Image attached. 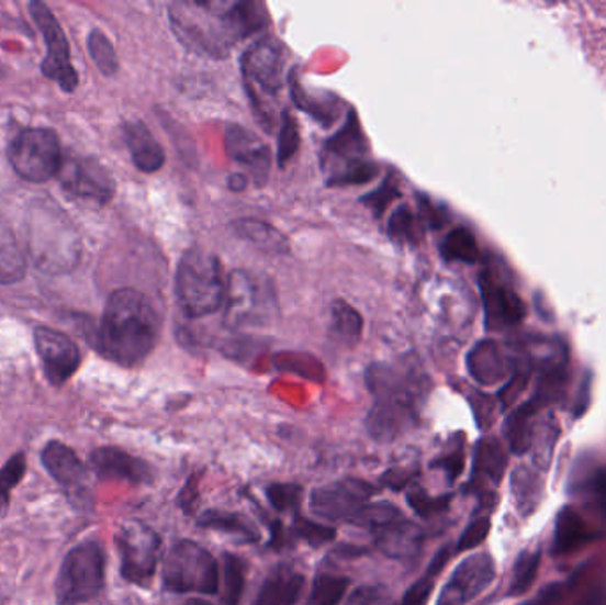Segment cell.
Wrapping results in <instances>:
<instances>
[{"instance_id":"6da1fadb","label":"cell","mask_w":606,"mask_h":605,"mask_svg":"<svg viewBox=\"0 0 606 605\" xmlns=\"http://www.w3.org/2000/svg\"><path fill=\"white\" fill-rule=\"evenodd\" d=\"M366 382L374 396L366 421L372 439L392 442L415 428L429 393V379L418 362L369 366Z\"/></svg>"},{"instance_id":"7a4b0ae2","label":"cell","mask_w":606,"mask_h":605,"mask_svg":"<svg viewBox=\"0 0 606 605\" xmlns=\"http://www.w3.org/2000/svg\"><path fill=\"white\" fill-rule=\"evenodd\" d=\"M161 322L155 305L134 288L115 290L101 316L97 348L115 365H141L160 339Z\"/></svg>"},{"instance_id":"3957f363","label":"cell","mask_w":606,"mask_h":605,"mask_svg":"<svg viewBox=\"0 0 606 605\" xmlns=\"http://www.w3.org/2000/svg\"><path fill=\"white\" fill-rule=\"evenodd\" d=\"M29 217L27 250L43 272H71L80 261V240L65 212L36 203Z\"/></svg>"},{"instance_id":"277c9868","label":"cell","mask_w":606,"mask_h":605,"mask_svg":"<svg viewBox=\"0 0 606 605\" xmlns=\"http://www.w3.org/2000/svg\"><path fill=\"white\" fill-rule=\"evenodd\" d=\"M227 5L229 2H178L170 5V24L187 47L222 59L238 43Z\"/></svg>"},{"instance_id":"5b68a950","label":"cell","mask_w":606,"mask_h":605,"mask_svg":"<svg viewBox=\"0 0 606 605\" xmlns=\"http://www.w3.org/2000/svg\"><path fill=\"white\" fill-rule=\"evenodd\" d=\"M227 282L221 259L204 249H190L176 270V296L189 318H202L221 310Z\"/></svg>"},{"instance_id":"8992f818","label":"cell","mask_w":606,"mask_h":605,"mask_svg":"<svg viewBox=\"0 0 606 605\" xmlns=\"http://www.w3.org/2000/svg\"><path fill=\"white\" fill-rule=\"evenodd\" d=\"M161 584L170 593L213 595L218 587L216 559L195 541H178L164 559Z\"/></svg>"},{"instance_id":"52a82bcc","label":"cell","mask_w":606,"mask_h":605,"mask_svg":"<svg viewBox=\"0 0 606 605\" xmlns=\"http://www.w3.org/2000/svg\"><path fill=\"white\" fill-rule=\"evenodd\" d=\"M105 584V556L97 541H83L69 550L56 581L59 605H82L94 601Z\"/></svg>"},{"instance_id":"ba28073f","label":"cell","mask_w":606,"mask_h":605,"mask_svg":"<svg viewBox=\"0 0 606 605\" xmlns=\"http://www.w3.org/2000/svg\"><path fill=\"white\" fill-rule=\"evenodd\" d=\"M276 310V291L265 276L242 268L231 273L225 291V322L231 327L267 324Z\"/></svg>"},{"instance_id":"9c48e42d","label":"cell","mask_w":606,"mask_h":605,"mask_svg":"<svg viewBox=\"0 0 606 605\" xmlns=\"http://www.w3.org/2000/svg\"><path fill=\"white\" fill-rule=\"evenodd\" d=\"M10 163L23 180L42 183L59 175L65 158L52 130L29 128L20 132L11 143Z\"/></svg>"},{"instance_id":"30bf717a","label":"cell","mask_w":606,"mask_h":605,"mask_svg":"<svg viewBox=\"0 0 606 605\" xmlns=\"http://www.w3.org/2000/svg\"><path fill=\"white\" fill-rule=\"evenodd\" d=\"M121 556V575L124 581L149 586L158 569L161 540L158 533L138 520L124 523L115 536Z\"/></svg>"},{"instance_id":"8fae6325","label":"cell","mask_w":606,"mask_h":605,"mask_svg":"<svg viewBox=\"0 0 606 605\" xmlns=\"http://www.w3.org/2000/svg\"><path fill=\"white\" fill-rule=\"evenodd\" d=\"M284 63V48L276 37H262L245 52L242 59L245 86L258 112H262L265 98H276L281 93Z\"/></svg>"},{"instance_id":"7c38bea8","label":"cell","mask_w":606,"mask_h":605,"mask_svg":"<svg viewBox=\"0 0 606 605\" xmlns=\"http://www.w3.org/2000/svg\"><path fill=\"white\" fill-rule=\"evenodd\" d=\"M374 494V486L359 478H343L332 481L328 485L314 490L308 500V508L314 517L340 523L351 518L368 506L369 500Z\"/></svg>"},{"instance_id":"4fadbf2b","label":"cell","mask_w":606,"mask_h":605,"mask_svg":"<svg viewBox=\"0 0 606 605\" xmlns=\"http://www.w3.org/2000/svg\"><path fill=\"white\" fill-rule=\"evenodd\" d=\"M29 10H31L34 22L42 31L43 40L46 43V57L42 65L43 75L46 79L59 83L60 88L68 93L75 91L79 83V75L69 60V45L65 31L60 27L50 8L43 2H31Z\"/></svg>"},{"instance_id":"5bb4252c","label":"cell","mask_w":606,"mask_h":605,"mask_svg":"<svg viewBox=\"0 0 606 605\" xmlns=\"http://www.w3.org/2000/svg\"><path fill=\"white\" fill-rule=\"evenodd\" d=\"M495 559L486 552L461 561L438 596L437 605H467L495 581Z\"/></svg>"},{"instance_id":"9a60e30c","label":"cell","mask_w":606,"mask_h":605,"mask_svg":"<svg viewBox=\"0 0 606 605\" xmlns=\"http://www.w3.org/2000/svg\"><path fill=\"white\" fill-rule=\"evenodd\" d=\"M34 345L42 359L46 379L52 385L66 384L75 371L79 370L82 356L74 339L56 328L37 327L34 330Z\"/></svg>"},{"instance_id":"2e32d148","label":"cell","mask_w":606,"mask_h":605,"mask_svg":"<svg viewBox=\"0 0 606 605\" xmlns=\"http://www.w3.org/2000/svg\"><path fill=\"white\" fill-rule=\"evenodd\" d=\"M59 176L63 187L79 198L106 203L114 195L111 175L91 158H69L63 163Z\"/></svg>"},{"instance_id":"e0dca14e","label":"cell","mask_w":606,"mask_h":605,"mask_svg":"<svg viewBox=\"0 0 606 605\" xmlns=\"http://www.w3.org/2000/svg\"><path fill=\"white\" fill-rule=\"evenodd\" d=\"M369 146L355 111H349L345 126L332 139L326 141L322 163L332 176L339 175L355 164L369 160Z\"/></svg>"},{"instance_id":"ac0fdd59","label":"cell","mask_w":606,"mask_h":605,"mask_svg":"<svg viewBox=\"0 0 606 605\" xmlns=\"http://www.w3.org/2000/svg\"><path fill=\"white\" fill-rule=\"evenodd\" d=\"M42 462L69 500L79 501L80 504L91 503L86 485V469L74 449L59 440H52L43 448Z\"/></svg>"},{"instance_id":"d6986e66","label":"cell","mask_w":606,"mask_h":605,"mask_svg":"<svg viewBox=\"0 0 606 605\" xmlns=\"http://www.w3.org/2000/svg\"><path fill=\"white\" fill-rule=\"evenodd\" d=\"M225 148L231 160L247 167L259 187L265 186L271 169V152L258 135L239 125L225 130Z\"/></svg>"},{"instance_id":"ffe728a7","label":"cell","mask_w":606,"mask_h":605,"mask_svg":"<svg viewBox=\"0 0 606 605\" xmlns=\"http://www.w3.org/2000/svg\"><path fill=\"white\" fill-rule=\"evenodd\" d=\"M92 471L103 480H117L130 485H147L155 480V471L149 463L144 462L123 449L100 448L91 455Z\"/></svg>"},{"instance_id":"44dd1931","label":"cell","mask_w":606,"mask_h":605,"mask_svg":"<svg viewBox=\"0 0 606 605\" xmlns=\"http://www.w3.org/2000/svg\"><path fill=\"white\" fill-rule=\"evenodd\" d=\"M507 469V453L501 440L486 437L473 449L472 486L475 492L487 494L490 486H496Z\"/></svg>"},{"instance_id":"7402d4cb","label":"cell","mask_w":606,"mask_h":605,"mask_svg":"<svg viewBox=\"0 0 606 605\" xmlns=\"http://www.w3.org/2000/svg\"><path fill=\"white\" fill-rule=\"evenodd\" d=\"M597 535L582 513L574 506H564L557 513L556 529H553V541L551 552L553 556H570L576 550L584 549L588 544L596 541Z\"/></svg>"},{"instance_id":"603a6c76","label":"cell","mask_w":606,"mask_h":605,"mask_svg":"<svg viewBox=\"0 0 606 605\" xmlns=\"http://www.w3.org/2000/svg\"><path fill=\"white\" fill-rule=\"evenodd\" d=\"M481 291H483L487 327L498 328V325L518 324L519 320L524 318L525 307L518 295L496 284L487 272L481 276Z\"/></svg>"},{"instance_id":"cb8c5ba5","label":"cell","mask_w":606,"mask_h":605,"mask_svg":"<svg viewBox=\"0 0 606 605\" xmlns=\"http://www.w3.org/2000/svg\"><path fill=\"white\" fill-rule=\"evenodd\" d=\"M123 135L126 148L132 155V163L138 171L157 172L166 164V152L143 121H126Z\"/></svg>"},{"instance_id":"d4e9b609","label":"cell","mask_w":606,"mask_h":605,"mask_svg":"<svg viewBox=\"0 0 606 605\" xmlns=\"http://www.w3.org/2000/svg\"><path fill=\"white\" fill-rule=\"evenodd\" d=\"M378 550H382L386 558L397 561H414L424 546V531L417 524L409 523L406 518L392 524L383 531L374 535Z\"/></svg>"},{"instance_id":"484cf974","label":"cell","mask_w":606,"mask_h":605,"mask_svg":"<svg viewBox=\"0 0 606 605\" xmlns=\"http://www.w3.org/2000/svg\"><path fill=\"white\" fill-rule=\"evenodd\" d=\"M305 575L282 564L265 579L252 605H294L302 596Z\"/></svg>"},{"instance_id":"4316f807","label":"cell","mask_w":606,"mask_h":605,"mask_svg":"<svg viewBox=\"0 0 606 605\" xmlns=\"http://www.w3.org/2000/svg\"><path fill=\"white\" fill-rule=\"evenodd\" d=\"M291 94L300 111L307 112L308 116L319 121L322 125L330 126L339 120L343 103L334 94L308 91L294 77H291Z\"/></svg>"},{"instance_id":"83f0119b","label":"cell","mask_w":606,"mask_h":605,"mask_svg":"<svg viewBox=\"0 0 606 605\" xmlns=\"http://www.w3.org/2000/svg\"><path fill=\"white\" fill-rule=\"evenodd\" d=\"M25 255L8 219L0 213V284H14L25 278Z\"/></svg>"},{"instance_id":"f1b7e54d","label":"cell","mask_w":606,"mask_h":605,"mask_svg":"<svg viewBox=\"0 0 606 605\" xmlns=\"http://www.w3.org/2000/svg\"><path fill=\"white\" fill-rule=\"evenodd\" d=\"M198 526L222 535L235 536L239 541L256 544L261 540V533L245 515L224 509H207L198 518Z\"/></svg>"},{"instance_id":"f546056e","label":"cell","mask_w":606,"mask_h":605,"mask_svg":"<svg viewBox=\"0 0 606 605\" xmlns=\"http://www.w3.org/2000/svg\"><path fill=\"white\" fill-rule=\"evenodd\" d=\"M470 374L479 384L493 385L505 377L504 357L493 341L479 343L467 359Z\"/></svg>"},{"instance_id":"4dcf8cb0","label":"cell","mask_w":606,"mask_h":605,"mask_svg":"<svg viewBox=\"0 0 606 605\" xmlns=\"http://www.w3.org/2000/svg\"><path fill=\"white\" fill-rule=\"evenodd\" d=\"M510 489L515 495L516 508L528 517L539 508L542 497V481L532 467L519 466L510 474Z\"/></svg>"},{"instance_id":"1f68e13d","label":"cell","mask_w":606,"mask_h":605,"mask_svg":"<svg viewBox=\"0 0 606 605\" xmlns=\"http://www.w3.org/2000/svg\"><path fill=\"white\" fill-rule=\"evenodd\" d=\"M231 229L239 238L258 245L259 249L273 250V253H285L288 250V240L282 236V233L277 232L276 227L270 226L267 222L242 219V221L231 224Z\"/></svg>"},{"instance_id":"d6a6232c","label":"cell","mask_w":606,"mask_h":605,"mask_svg":"<svg viewBox=\"0 0 606 605\" xmlns=\"http://www.w3.org/2000/svg\"><path fill=\"white\" fill-rule=\"evenodd\" d=\"M452 554H454L452 547H441L437 554H435V558L431 559V564L427 567L423 578L415 581L408 587V592L404 593L403 601L397 605H427L429 596H431L433 590H435V582H437L441 570L446 569V564L449 563Z\"/></svg>"},{"instance_id":"836d02e7","label":"cell","mask_w":606,"mask_h":605,"mask_svg":"<svg viewBox=\"0 0 606 605\" xmlns=\"http://www.w3.org/2000/svg\"><path fill=\"white\" fill-rule=\"evenodd\" d=\"M536 412V405L527 403L524 407L510 414L509 419L505 421V439L509 444L510 453L524 455L532 448V416Z\"/></svg>"},{"instance_id":"e575fe53","label":"cell","mask_w":606,"mask_h":605,"mask_svg":"<svg viewBox=\"0 0 606 605\" xmlns=\"http://www.w3.org/2000/svg\"><path fill=\"white\" fill-rule=\"evenodd\" d=\"M386 233L397 244L418 245L424 238V221L414 210L403 204L389 219Z\"/></svg>"},{"instance_id":"d590c367","label":"cell","mask_w":606,"mask_h":605,"mask_svg":"<svg viewBox=\"0 0 606 605\" xmlns=\"http://www.w3.org/2000/svg\"><path fill=\"white\" fill-rule=\"evenodd\" d=\"M441 258L446 261H460V264H475L479 259V247L475 236L467 227H456L447 233L440 245Z\"/></svg>"},{"instance_id":"8d00e7d4","label":"cell","mask_w":606,"mask_h":605,"mask_svg":"<svg viewBox=\"0 0 606 605\" xmlns=\"http://www.w3.org/2000/svg\"><path fill=\"white\" fill-rule=\"evenodd\" d=\"M403 518V512H401L397 506H394V504L377 503L363 506V508L349 520V524L362 527L366 531H371L372 535H377V533L383 531L386 527H391L392 524L400 523Z\"/></svg>"},{"instance_id":"74e56055","label":"cell","mask_w":606,"mask_h":605,"mask_svg":"<svg viewBox=\"0 0 606 605\" xmlns=\"http://www.w3.org/2000/svg\"><path fill=\"white\" fill-rule=\"evenodd\" d=\"M539 567H541V549L534 547L527 549L516 558L515 569H513V579H510L509 596H521L534 586L538 579Z\"/></svg>"},{"instance_id":"f35d334b","label":"cell","mask_w":606,"mask_h":605,"mask_svg":"<svg viewBox=\"0 0 606 605\" xmlns=\"http://www.w3.org/2000/svg\"><path fill=\"white\" fill-rule=\"evenodd\" d=\"M348 586V579L340 578V575H330V573H322V575L314 579L305 605H339Z\"/></svg>"},{"instance_id":"ab89813d","label":"cell","mask_w":606,"mask_h":605,"mask_svg":"<svg viewBox=\"0 0 606 605\" xmlns=\"http://www.w3.org/2000/svg\"><path fill=\"white\" fill-rule=\"evenodd\" d=\"M245 581H247V564L235 554H224V601L225 605L242 604Z\"/></svg>"},{"instance_id":"60d3db41","label":"cell","mask_w":606,"mask_h":605,"mask_svg":"<svg viewBox=\"0 0 606 605\" xmlns=\"http://www.w3.org/2000/svg\"><path fill=\"white\" fill-rule=\"evenodd\" d=\"M332 324L334 330L345 341L357 343L362 336V316L348 302L336 301L332 305Z\"/></svg>"},{"instance_id":"b9f144b4","label":"cell","mask_w":606,"mask_h":605,"mask_svg":"<svg viewBox=\"0 0 606 605\" xmlns=\"http://www.w3.org/2000/svg\"><path fill=\"white\" fill-rule=\"evenodd\" d=\"M450 500H452L450 494L431 497L423 486L415 485V483H412L406 490V503L420 518L437 517L440 513L446 512L449 508Z\"/></svg>"},{"instance_id":"7bdbcfd3","label":"cell","mask_w":606,"mask_h":605,"mask_svg":"<svg viewBox=\"0 0 606 605\" xmlns=\"http://www.w3.org/2000/svg\"><path fill=\"white\" fill-rule=\"evenodd\" d=\"M88 45L92 60L100 68L101 74L109 75V77L115 75V71L120 68V63H117V56H115L111 40L101 33V31L94 29L89 34Z\"/></svg>"},{"instance_id":"ee69618b","label":"cell","mask_w":606,"mask_h":605,"mask_svg":"<svg viewBox=\"0 0 606 605\" xmlns=\"http://www.w3.org/2000/svg\"><path fill=\"white\" fill-rule=\"evenodd\" d=\"M279 143H277V164L284 167L294 157L300 148V130L296 121L285 111L282 114L281 130H279Z\"/></svg>"},{"instance_id":"f6af8a7d","label":"cell","mask_w":606,"mask_h":605,"mask_svg":"<svg viewBox=\"0 0 606 605\" xmlns=\"http://www.w3.org/2000/svg\"><path fill=\"white\" fill-rule=\"evenodd\" d=\"M267 497L271 506L281 513H299L302 504L303 489L294 483H273L268 486Z\"/></svg>"},{"instance_id":"bcb514c9","label":"cell","mask_w":606,"mask_h":605,"mask_svg":"<svg viewBox=\"0 0 606 605\" xmlns=\"http://www.w3.org/2000/svg\"><path fill=\"white\" fill-rule=\"evenodd\" d=\"M25 469H27V462L23 453L14 455L0 469V506L10 504L11 492L25 477Z\"/></svg>"},{"instance_id":"7dc6e473","label":"cell","mask_w":606,"mask_h":605,"mask_svg":"<svg viewBox=\"0 0 606 605\" xmlns=\"http://www.w3.org/2000/svg\"><path fill=\"white\" fill-rule=\"evenodd\" d=\"M400 180L395 178L394 172L386 176L385 181L382 186L378 187L377 190H372L368 195H363L362 203L371 209L372 212L377 213V217H382L385 210L389 209V204L394 201V199L400 198Z\"/></svg>"},{"instance_id":"c3c4849f","label":"cell","mask_w":606,"mask_h":605,"mask_svg":"<svg viewBox=\"0 0 606 605\" xmlns=\"http://www.w3.org/2000/svg\"><path fill=\"white\" fill-rule=\"evenodd\" d=\"M293 536L307 541L308 546L322 547L336 538L334 527L323 526V524L313 523L308 518H302L300 515L294 517Z\"/></svg>"},{"instance_id":"681fc988","label":"cell","mask_w":606,"mask_h":605,"mask_svg":"<svg viewBox=\"0 0 606 605\" xmlns=\"http://www.w3.org/2000/svg\"><path fill=\"white\" fill-rule=\"evenodd\" d=\"M377 175V164L371 163V160H363V163L348 167L339 175L332 176L326 180V183H328V187L360 186V183H369V181L374 180Z\"/></svg>"},{"instance_id":"f907efd6","label":"cell","mask_w":606,"mask_h":605,"mask_svg":"<svg viewBox=\"0 0 606 605\" xmlns=\"http://www.w3.org/2000/svg\"><path fill=\"white\" fill-rule=\"evenodd\" d=\"M490 529H492L490 517L481 515V517L473 518L472 523L464 529L460 540H458L456 550L464 552V550L475 549V547L481 546L486 540L487 535H490Z\"/></svg>"},{"instance_id":"816d5d0a","label":"cell","mask_w":606,"mask_h":605,"mask_svg":"<svg viewBox=\"0 0 606 605\" xmlns=\"http://www.w3.org/2000/svg\"><path fill=\"white\" fill-rule=\"evenodd\" d=\"M346 605H394V601L386 587L360 586L348 596Z\"/></svg>"},{"instance_id":"f5cc1de1","label":"cell","mask_w":606,"mask_h":605,"mask_svg":"<svg viewBox=\"0 0 606 605\" xmlns=\"http://www.w3.org/2000/svg\"><path fill=\"white\" fill-rule=\"evenodd\" d=\"M557 434L559 432L551 430V426L547 425L541 428L538 437L532 440V446H536V463L547 469L550 463L551 453H553V446H556Z\"/></svg>"},{"instance_id":"db71d44e","label":"cell","mask_w":606,"mask_h":605,"mask_svg":"<svg viewBox=\"0 0 606 605\" xmlns=\"http://www.w3.org/2000/svg\"><path fill=\"white\" fill-rule=\"evenodd\" d=\"M433 469H440L446 472L449 483H454L458 478L461 477V472L464 471V455L461 449H456L452 453L444 455V457L437 458L431 463Z\"/></svg>"},{"instance_id":"11a10c76","label":"cell","mask_w":606,"mask_h":605,"mask_svg":"<svg viewBox=\"0 0 606 605\" xmlns=\"http://www.w3.org/2000/svg\"><path fill=\"white\" fill-rule=\"evenodd\" d=\"M565 587H568V582H551V584L542 586L534 598L519 605H556L564 596Z\"/></svg>"},{"instance_id":"9f6ffc18","label":"cell","mask_w":606,"mask_h":605,"mask_svg":"<svg viewBox=\"0 0 606 605\" xmlns=\"http://www.w3.org/2000/svg\"><path fill=\"white\" fill-rule=\"evenodd\" d=\"M415 477L414 467H397V469H391L386 471L382 477V483L389 489L400 492V490L406 489L412 485V480Z\"/></svg>"},{"instance_id":"6f0895ef","label":"cell","mask_w":606,"mask_h":605,"mask_svg":"<svg viewBox=\"0 0 606 605\" xmlns=\"http://www.w3.org/2000/svg\"><path fill=\"white\" fill-rule=\"evenodd\" d=\"M418 204H420V219H423V221H426L429 226L438 229V227H440L441 224L446 222V215H444V212L438 209L437 204L431 203V199H427L424 198V195H420V199H418Z\"/></svg>"},{"instance_id":"680465c9","label":"cell","mask_w":606,"mask_h":605,"mask_svg":"<svg viewBox=\"0 0 606 605\" xmlns=\"http://www.w3.org/2000/svg\"><path fill=\"white\" fill-rule=\"evenodd\" d=\"M248 180L245 175H233L229 178V187L233 190H244L247 187Z\"/></svg>"},{"instance_id":"91938a15","label":"cell","mask_w":606,"mask_h":605,"mask_svg":"<svg viewBox=\"0 0 606 605\" xmlns=\"http://www.w3.org/2000/svg\"><path fill=\"white\" fill-rule=\"evenodd\" d=\"M184 605H215L212 602L204 601V598H192V601L187 602Z\"/></svg>"}]
</instances>
